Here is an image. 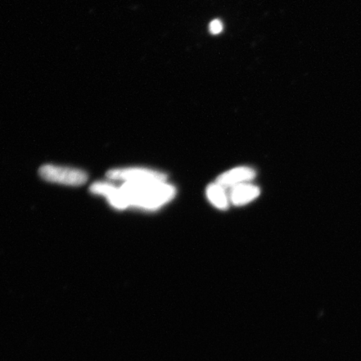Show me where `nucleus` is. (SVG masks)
I'll list each match as a JSON object with an SVG mask.
<instances>
[{"label": "nucleus", "mask_w": 361, "mask_h": 361, "mask_svg": "<svg viewBox=\"0 0 361 361\" xmlns=\"http://www.w3.org/2000/svg\"><path fill=\"white\" fill-rule=\"evenodd\" d=\"M118 191L121 210L130 206L155 209L175 195V188L164 183H125Z\"/></svg>", "instance_id": "f257e3e1"}, {"label": "nucleus", "mask_w": 361, "mask_h": 361, "mask_svg": "<svg viewBox=\"0 0 361 361\" xmlns=\"http://www.w3.org/2000/svg\"><path fill=\"white\" fill-rule=\"evenodd\" d=\"M255 177V171L248 168H238L227 171L221 175L218 178V184L220 186L231 187L238 186L242 183L250 180Z\"/></svg>", "instance_id": "20e7f679"}, {"label": "nucleus", "mask_w": 361, "mask_h": 361, "mask_svg": "<svg viewBox=\"0 0 361 361\" xmlns=\"http://www.w3.org/2000/svg\"><path fill=\"white\" fill-rule=\"evenodd\" d=\"M223 29L224 25L222 21H220L219 20H215L210 23L209 30L212 34L218 35L222 32Z\"/></svg>", "instance_id": "0eeeda50"}, {"label": "nucleus", "mask_w": 361, "mask_h": 361, "mask_svg": "<svg viewBox=\"0 0 361 361\" xmlns=\"http://www.w3.org/2000/svg\"><path fill=\"white\" fill-rule=\"evenodd\" d=\"M39 175L47 182L78 187L87 182L85 171L53 164L44 165L39 169Z\"/></svg>", "instance_id": "f03ea898"}, {"label": "nucleus", "mask_w": 361, "mask_h": 361, "mask_svg": "<svg viewBox=\"0 0 361 361\" xmlns=\"http://www.w3.org/2000/svg\"><path fill=\"white\" fill-rule=\"evenodd\" d=\"M259 189L250 184H239L233 188L230 198L237 206L247 204L259 195Z\"/></svg>", "instance_id": "39448f33"}, {"label": "nucleus", "mask_w": 361, "mask_h": 361, "mask_svg": "<svg viewBox=\"0 0 361 361\" xmlns=\"http://www.w3.org/2000/svg\"><path fill=\"white\" fill-rule=\"evenodd\" d=\"M106 178L125 183H164L166 178L159 171L142 169H111L107 171Z\"/></svg>", "instance_id": "7ed1b4c3"}, {"label": "nucleus", "mask_w": 361, "mask_h": 361, "mask_svg": "<svg viewBox=\"0 0 361 361\" xmlns=\"http://www.w3.org/2000/svg\"><path fill=\"white\" fill-rule=\"evenodd\" d=\"M207 197L219 209H226L228 206V200L224 189L218 183L212 184L207 188Z\"/></svg>", "instance_id": "423d86ee"}]
</instances>
